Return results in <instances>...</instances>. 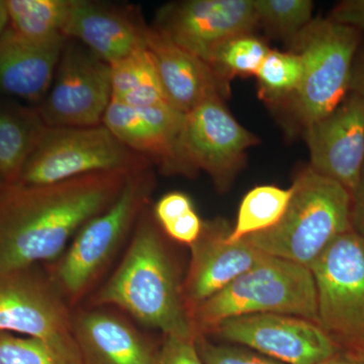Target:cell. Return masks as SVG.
<instances>
[{
	"label": "cell",
	"instance_id": "obj_13",
	"mask_svg": "<svg viewBox=\"0 0 364 364\" xmlns=\"http://www.w3.org/2000/svg\"><path fill=\"white\" fill-rule=\"evenodd\" d=\"M253 0H186L160 9L154 28L174 44L208 59L225 40L257 28Z\"/></svg>",
	"mask_w": 364,
	"mask_h": 364
},
{
	"label": "cell",
	"instance_id": "obj_1",
	"mask_svg": "<svg viewBox=\"0 0 364 364\" xmlns=\"http://www.w3.org/2000/svg\"><path fill=\"white\" fill-rule=\"evenodd\" d=\"M133 172H98L45 186L0 189V273L58 259L86 223L107 210Z\"/></svg>",
	"mask_w": 364,
	"mask_h": 364
},
{
	"label": "cell",
	"instance_id": "obj_19",
	"mask_svg": "<svg viewBox=\"0 0 364 364\" xmlns=\"http://www.w3.org/2000/svg\"><path fill=\"white\" fill-rule=\"evenodd\" d=\"M147 26L129 9L74 0L63 33L111 65L146 47Z\"/></svg>",
	"mask_w": 364,
	"mask_h": 364
},
{
	"label": "cell",
	"instance_id": "obj_38",
	"mask_svg": "<svg viewBox=\"0 0 364 364\" xmlns=\"http://www.w3.org/2000/svg\"><path fill=\"white\" fill-rule=\"evenodd\" d=\"M349 355L353 356L354 358L358 359L359 361L364 363V342L352 347L349 350L343 351Z\"/></svg>",
	"mask_w": 364,
	"mask_h": 364
},
{
	"label": "cell",
	"instance_id": "obj_27",
	"mask_svg": "<svg viewBox=\"0 0 364 364\" xmlns=\"http://www.w3.org/2000/svg\"><path fill=\"white\" fill-rule=\"evenodd\" d=\"M257 25L289 45L313 21L311 0H253Z\"/></svg>",
	"mask_w": 364,
	"mask_h": 364
},
{
	"label": "cell",
	"instance_id": "obj_26",
	"mask_svg": "<svg viewBox=\"0 0 364 364\" xmlns=\"http://www.w3.org/2000/svg\"><path fill=\"white\" fill-rule=\"evenodd\" d=\"M258 95L267 102L293 97L303 77V61L294 52L270 50L255 74Z\"/></svg>",
	"mask_w": 364,
	"mask_h": 364
},
{
	"label": "cell",
	"instance_id": "obj_18",
	"mask_svg": "<svg viewBox=\"0 0 364 364\" xmlns=\"http://www.w3.org/2000/svg\"><path fill=\"white\" fill-rule=\"evenodd\" d=\"M146 47L167 102L181 114H188L208 98L225 100L230 95V85L218 77L207 62L174 44L154 26H147Z\"/></svg>",
	"mask_w": 364,
	"mask_h": 364
},
{
	"label": "cell",
	"instance_id": "obj_20",
	"mask_svg": "<svg viewBox=\"0 0 364 364\" xmlns=\"http://www.w3.org/2000/svg\"><path fill=\"white\" fill-rule=\"evenodd\" d=\"M67 41L61 35L33 42L7 28L0 37V90L41 104L51 87Z\"/></svg>",
	"mask_w": 364,
	"mask_h": 364
},
{
	"label": "cell",
	"instance_id": "obj_17",
	"mask_svg": "<svg viewBox=\"0 0 364 364\" xmlns=\"http://www.w3.org/2000/svg\"><path fill=\"white\" fill-rule=\"evenodd\" d=\"M186 114L168 104L134 107L112 100L102 124L131 150L176 174V150Z\"/></svg>",
	"mask_w": 364,
	"mask_h": 364
},
{
	"label": "cell",
	"instance_id": "obj_2",
	"mask_svg": "<svg viewBox=\"0 0 364 364\" xmlns=\"http://www.w3.org/2000/svg\"><path fill=\"white\" fill-rule=\"evenodd\" d=\"M109 306L164 336L193 337L183 280L154 215L145 210L119 265L85 301Z\"/></svg>",
	"mask_w": 364,
	"mask_h": 364
},
{
	"label": "cell",
	"instance_id": "obj_8",
	"mask_svg": "<svg viewBox=\"0 0 364 364\" xmlns=\"http://www.w3.org/2000/svg\"><path fill=\"white\" fill-rule=\"evenodd\" d=\"M318 324L342 351L364 342V238L340 235L310 267Z\"/></svg>",
	"mask_w": 364,
	"mask_h": 364
},
{
	"label": "cell",
	"instance_id": "obj_14",
	"mask_svg": "<svg viewBox=\"0 0 364 364\" xmlns=\"http://www.w3.org/2000/svg\"><path fill=\"white\" fill-rule=\"evenodd\" d=\"M310 167L353 195L364 164V100L355 93L306 127Z\"/></svg>",
	"mask_w": 364,
	"mask_h": 364
},
{
	"label": "cell",
	"instance_id": "obj_30",
	"mask_svg": "<svg viewBox=\"0 0 364 364\" xmlns=\"http://www.w3.org/2000/svg\"><path fill=\"white\" fill-rule=\"evenodd\" d=\"M152 364H205L198 353L196 336H164Z\"/></svg>",
	"mask_w": 364,
	"mask_h": 364
},
{
	"label": "cell",
	"instance_id": "obj_11",
	"mask_svg": "<svg viewBox=\"0 0 364 364\" xmlns=\"http://www.w3.org/2000/svg\"><path fill=\"white\" fill-rule=\"evenodd\" d=\"M112 98L109 64L68 39L51 87L37 111L52 128L95 127L102 124Z\"/></svg>",
	"mask_w": 364,
	"mask_h": 364
},
{
	"label": "cell",
	"instance_id": "obj_33",
	"mask_svg": "<svg viewBox=\"0 0 364 364\" xmlns=\"http://www.w3.org/2000/svg\"><path fill=\"white\" fill-rule=\"evenodd\" d=\"M330 20L364 31V0H344L333 9Z\"/></svg>",
	"mask_w": 364,
	"mask_h": 364
},
{
	"label": "cell",
	"instance_id": "obj_7",
	"mask_svg": "<svg viewBox=\"0 0 364 364\" xmlns=\"http://www.w3.org/2000/svg\"><path fill=\"white\" fill-rule=\"evenodd\" d=\"M150 166V160L127 147L102 124L47 127L16 183L45 186L98 172H136Z\"/></svg>",
	"mask_w": 364,
	"mask_h": 364
},
{
	"label": "cell",
	"instance_id": "obj_16",
	"mask_svg": "<svg viewBox=\"0 0 364 364\" xmlns=\"http://www.w3.org/2000/svg\"><path fill=\"white\" fill-rule=\"evenodd\" d=\"M73 335L81 364H152L150 339L128 316L109 306H79Z\"/></svg>",
	"mask_w": 364,
	"mask_h": 364
},
{
	"label": "cell",
	"instance_id": "obj_4",
	"mask_svg": "<svg viewBox=\"0 0 364 364\" xmlns=\"http://www.w3.org/2000/svg\"><path fill=\"white\" fill-rule=\"evenodd\" d=\"M291 189L279 222L244 239L261 252L310 268L337 237L352 230V198L310 166L299 172Z\"/></svg>",
	"mask_w": 364,
	"mask_h": 364
},
{
	"label": "cell",
	"instance_id": "obj_9",
	"mask_svg": "<svg viewBox=\"0 0 364 364\" xmlns=\"http://www.w3.org/2000/svg\"><path fill=\"white\" fill-rule=\"evenodd\" d=\"M73 312L40 265L0 273V332L43 340L81 364Z\"/></svg>",
	"mask_w": 364,
	"mask_h": 364
},
{
	"label": "cell",
	"instance_id": "obj_22",
	"mask_svg": "<svg viewBox=\"0 0 364 364\" xmlns=\"http://www.w3.org/2000/svg\"><path fill=\"white\" fill-rule=\"evenodd\" d=\"M74 0H6L9 28L18 37L45 42L64 35Z\"/></svg>",
	"mask_w": 364,
	"mask_h": 364
},
{
	"label": "cell",
	"instance_id": "obj_24",
	"mask_svg": "<svg viewBox=\"0 0 364 364\" xmlns=\"http://www.w3.org/2000/svg\"><path fill=\"white\" fill-rule=\"evenodd\" d=\"M291 195V186H260L251 189L242 200L236 225L228 241H240L277 225L286 212Z\"/></svg>",
	"mask_w": 364,
	"mask_h": 364
},
{
	"label": "cell",
	"instance_id": "obj_21",
	"mask_svg": "<svg viewBox=\"0 0 364 364\" xmlns=\"http://www.w3.org/2000/svg\"><path fill=\"white\" fill-rule=\"evenodd\" d=\"M47 127L37 109H0V181L4 184L18 182Z\"/></svg>",
	"mask_w": 364,
	"mask_h": 364
},
{
	"label": "cell",
	"instance_id": "obj_34",
	"mask_svg": "<svg viewBox=\"0 0 364 364\" xmlns=\"http://www.w3.org/2000/svg\"><path fill=\"white\" fill-rule=\"evenodd\" d=\"M351 228L364 238V164L358 186L352 195Z\"/></svg>",
	"mask_w": 364,
	"mask_h": 364
},
{
	"label": "cell",
	"instance_id": "obj_25",
	"mask_svg": "<svg viewBox=\"0 0 364 364\" xmlns=\"http://www.w3.org/2000/svg\"><path fill=\"white\" fill-rule=\"evenodd\" d=\"M270 50L253 33H241L215 46L205 62L218 77L230 85L236 76H255Z\"/></svg>",
	"mask_w": 364,
	"mask_h": 364
},
{
	"label": "cell",
	"instance_id": "obj_32",
	"mask_svg": "<svg viewBox=\"0 0 364 364\" xmlns=\"http://www.w3.org/2000/svg\"><path fill=\"white\" fill-rule=\"evenodd\" d=\"M203 222L195 208L170 224L161 228L164 233L172 240L184 245L195 243L202 233Z\"/></svg>",
	"mask_w": 364,
	"mask_h": 364
},
{
	"label": "cell",
	"instance_id": "obj_6",
	"mask_svg": "<svg viewBox=\"0 0 364 364\" xmlns=\"http://www.w3.org/2000/svg\"><path fill=\"white\" fill-rule=\"evenodd\" d=\"M361 32L330 18L313 20L291 44L303 61L294 107L305 128L334 111L350 92Z\"/></svg>",
	"mask_w": 364,
	"mask_h": 364
},
{
	"label": "cell",
	"instance_id": "obj_12",
	"mask_svg": "<svg viewBox=\"0 0 364 364\" xmlns=\"http://www.w3.org/2000/svg\"><path fill=\"white\" fill-rule=\"evenodd\" d=\"M203 335L244 345L284 364H321L342 351L318 323L279 314L227 318Z\"/></svg>",
	"mask_w": 364,
	"mask_h": 364
},
{
	"label": "cell",
	"instance_id": "obj_15",
	"mask_svg": "<svg viewBox=\"0 0 364 364\" xmlns=\"http://www.w3.org/2000/svg\"><path fill=\"white\" fill-rule=\"evenodd\" d=\"M231 231L224 220L203 222L202 233L189 246L191 262L183 280V296L189 315L196 306L252 268L264 255L246 239L228 241Z\"/></svg>",
	"mask_w": 364,
	"mask_h": 364
},
{
	"label": "cell",
	"instance_id": "obj_3",
	"mask_svg": "<svg viewBox=\"0 0 364 364\" xmlns=\"http://www.w3.org/2000/svg\"><path fill=\"white\" fill-rule=\"evenodd\" d=\"M154 188L151 166L131 173L117 200L86 223L58 259L46 267L73 310L87 301L121 248L130 241Z\"/></svg>",
	"mask_w": 364,
	"mask_h": 364
},
{
	"label": "cell",
	"instance_id": "obj_23",
	"mask_svg": "<svg viewBox=\"0 0 364 364\" xmlns=\"http://www.w3.org/2000/svg\"><path fill=\"white\" fill-rule=\"evenodd\" d=\"M112 100L128 95L138 104L158 102L164 95L156 67L147 47L111 64Z\"/></svg>",
	"mask_w": 364,
	"mask_h": 364
},
{
	"label": "cell",
	"instance_id": "obj_28",
	"mask_svg": "<svg viewBox=\"0 0 364 364\" xmlns=\"http://www.w3.org/2000/svg\"><path fill=\"white\" fill-rule=\"evenodd\" d=\"M0 364H79L43 340L0 332Z\"/></svg>",
	"mask_w": 364,
	"mask_h": 364
},
{
	"label": "cell",
	"instance_id": "obj_31",
	"mask_svg": "<svg viewBox=\"0 0 364 364\" xmlns=\"http://www.w3.org/2000/svg\"><path fill=\"white\" fill-rule=\"evenodd\" d=\"M193 200L186 193L172 191L163 196L154 205L153 215L159 226L163 228L193 210Z\"/></svg>",
	"mask_w": 364,
	"mask_h": 364
},
{
	"label": "cell",
	"instance_id": "obj_39",
	"mask_svg": "<svg viewBox=\"0 0 364 364\" xmlns=\"http://www.w3.org/2000/svg\"><path fill=\"white\" fill-rule=\"evenodd\" d=\"M4 186V182H2L1 181H0V189H1V188H2V186Z\"/></svg>",
	"mask_w": 364,
	"mask_h": 364
},
{
	"label": "cell",
	"instance_id": "obj_37",
	"mask_svg": "<svg viewBox=\"0 0 364 364\" xmlns=\"http://www.w3.org/2000/svg\"><path fill=\"white\" fill-rule=\"evenodd\" d=\"M9 16L7 11L6 0H0V37L9 28Z\"/></svg>",
	"mask_w": 364,
	"mask_h": 364
},
{
	"label": "cell",
	"instance_id": "obj_10",
	"mask_svg": "<svg viewBox=\"0 0 364 364\" xmlns=\"http://www.w3.org/2000/svg\"><path fill=\"white\" fill-rule=\"evenodd\" d=\"M258 139L242 127L221 97H210L186 114L176 150L177 176L207 172L218 191H226L238 174L246 151Z\"/></svg>",
	"mask_w": 364,
	"mask_h": 364
},
{
	"label": "cell",
	"instance_id": "obj_5",
	"mask_svg": "<svg viewBox=\"0 0 364 364\" xmlns=\"http://www.w3.org/2000/svg\"><path fill=\"white\" fill-rule=\"evenodd\" d=\"M279 314L318 323L317 293L310 268L265 254L252 268L193 309L196 333L227 318Z\"/></svg>",
	"mask_w": 364,
	"mask_h": 364
},
{
	"label": "cell",
	"instance_id": "obj_36",
	"mask_svg": "<svg viewBox=\"0 0 364 364\" xmlns=\"http://www.w3.org/2000/svg\"><path fill=\"white\" fill-rule=\"evenodd\" d=\"M321 364H364L359 361L358 359L354 358L353 356L345 353L341 351L337 355L333 356L332 358L328 359L327 361Z\"/></svg>",
	"mask_w": 364,
	"mask_h": 364
},
{
	"label": "cell",
	"instance_id": "obj_35",
	"mask_svg": "<svg viewBox=\"0 0 364 364\" xmlns=\"http://www.w3.org/2000/svg\"><path fill=\"white\" fill-rule=\"evenodd\" d=\"M350 92L355 93L364 100V52L354 60L351 72Z\"/></svg>",
	"mask_w": 364,
	"mask_h": 364
},
{
	"label": "cell",
	"instance_id": "obj_29",
	"mask_svg": "<svg viewBox=\"0 0 364 364\" xmlns=\"http://www.w3.org/2000/svg\"><path fill=\"white\" fill-rule=\"evenodd\" d=\"M196 344L205 364H284L239 347L213 343L208 336L196 333Z\"/></svg>",
	"mask_w": 364,
	"mask_h": 364
}]
</instances>
